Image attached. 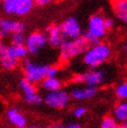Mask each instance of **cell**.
I'll return each instance as SVG.
<instances>
[{"label": "cell", "mask_w": 127, "mask_h": 128, "mask_svg": "<svg viewBox=\"0 0 127 128\" xmlns=\"http://www.w3.org/2000/svg\"><path fill=\"white\" fill-rule=\"evenodd\" d=\"M42 88L48 92L58 91V90H60L62 88V82L55 77H46L42 81Z\"/></svg>", "instance_id": "e0dca14e"}, {"label": "cell", "mask_w": 127, "mask_h": 128, "mask_svg": "<svg viewBox=\"0 0 127 128\" xmlns=\"http://www.w3.org/2000/svg\"><path fill=\"white\" fill-rule=\"evenodd\" d=\"M98 88L96 86H86L84 88H73L71 94V98L74 100H86V99H91L93 98L95 95L97 94Z\"/></svg>", "instance_id": "7c38bea8"}, {"label": "cell", "mask_w": 127, "mask_h": 128, "mask_svg": "<svg viewBox=\"0 0 127 128\" xmlns=\"http://www.w3.org/2000/svg\"><path fill=\"white\" fill-rule=\"evenodd\" d=\"M112 56V48L106 43H98L91 45L84 53V62L90 69H96L103 65Z\"/></svg>", "instance_id": "6da1fadb"}, {"label": "cell", "mask_w": 127, "mask_h": 128, "mask_svg": "<svg viewBox=\"0 0 127 128\" xmlns=\"http://www.w3.org/2000/svg\"><path fill=\"white\" fill-rule=\"evenodd\" d=\"M47 42H48V38L45 34L36 31V32L30 34L27 36L26 41H25V46H26L28 52L30 54L34 55L39 53L41 48L45 47Z\"/></svg>", "instance_id": "8992f818"}, {"label": "cell", "mask_w": 127, "mask_h": 128, "mask_svg": "<svg viewBox=\"0 0 127 128\" xmlns=\"http://www.w3.org/2000/svg\"><path fill=\"white\" fill-rule=\"evenodd\" d=\"M47 38L48 43L50 46L53 48H58L62 46V44L67 40V38L64 34V30L62 27V24H53L49 26L47 30Z\"/></svg>", "instance_id": "9c48e42d"}, {"label": "cell", "mask_w": 127, "mask_h": 128, "mask_svg": "<svg viewBox=\"0 0 127 128\" xmlns=\"http://www.w3.org/2000/svg\"><path fill=\"white\" fill-rule=\"evenodd\" d=\"M90 46H91V44L86 41V39L84 36L76 38V39L66 40L60 47V62H68L73 57L84 53Z\"/></svg>", "instance_id": "7a4b0ae2"}, {"label": "cell", "mask_w": 127, "mask_h": 128, "mask_svg": "<svg viewBox=\"0 0 127 128\" xmlns=\"http://www.w3.org/2000/svg\"><path fill=\"white\" fill-rule=\"evenodd\" d=\"M2 6L6 15L25 16L32 10L34 0H2Z\"/></svg>", "instance_id": "277c9868"}, {"label": "cell", "mask_w": 127, "mask_h": 128, "mask_svg": "<svg viewBox=\"0 0 127 128\" xmlns=\"http://www.w3.org/2000/svg\"><path fill=\"white\" fill-rule=\"evenodd\" d=\"M86 114V108L84 106H79L74 110V117L75 118H81Z\"/></svg>", "instance_id": "603a6c76"}, {"label": "cell", "mask_w": 127, "mask_h": 128, "mask_svg": "<svg viewBox=\"0 0 127 128\" xmlns=\"http://www.w3.org/2000/svg\"><path fill=\"white\" fill-rule=\"evenodd\" d=\"M49 66L40 65L34 62H30L29 60L25 58L23 62V72L24 78H26L31 84H38L42 82L46 78L47 70Z\"/></svg>", "instance_id": "3957f363"}, {"label": "cell", "mask_w": 127, "mask_h": 128, "mask_svg": "<svg viewBox=\"0 0 127 128\" xmlns=\"http://www.w3.org/2000/svg\"><path fill=\"white\" fill-rule=\"evenodd\" d=\"M115 94L119 100H127V81H123L117 86L115 90Z\"/></svg>", "instance_id": "d6986e66"}, {"label": "cell", "mask_w": 127, "mask_h": 128, "mask_svg": "<svg viewBox=\"0 0 127 128\" xmlns=\"http://www.w3.org/2000/svg\"><path fill=\"white\" fill-rule=\"evenodd\" d=\"M25 25L22 22H18L10 19H0V39L8 36L10 34L16 31H24Z\"/></svg>", "instance_id": "8fae6325"}, {"label": "cell", "mask_w": 127, "mask_h": 128, "mask_svg": "<svg viewBox=\"0 0 127 128\" xmlns=\"http://www.w3.org/2000/svg\"><path fill=\"white\" fill-rule=\"evenodd\" d=\"M84 79H86L84 73H82V74H76L72 78V81L74 84H84Z\"/></svg>", "instance_id": "cb8c5ba5"}, {"label": "cell", "mask_w": 127, "mask_h": 128, "mask_svg": "<svg viewBox=\"0 0 127 128\" xmlns=\"http://www.w3.org/2000/svg\"><path fill=\"white\" fill-rule=\"evenodd\" d=\"M123 49H124V50H127V44H125L124 46H123Z\"/></svg>", "instance_id": "4dcf8cb0"}, {"label": "cell", "mask_w": 127, "mask_h": 128, "mask_svg": "<svg viewBox=\"0 0 127 128\" xmlns=\"http://www.w3.org/2000/svg\"><path fill=\"white\" fill-rule=\"evenodd\" d=\"M82 36H84L86 38V41H88V43H90L91 45H95V44L100 43V39H99V38H97L96 36H94L90 30H86Z\"/></svg>", "instance_id": "7402d4cb"}, {"label": "cell", "mask_w": 127, "mask_h": 128, "mask_svg": "<svg viewBox=\"0 0 127 128\" xmlns=\"http://www.w3.org/2000/svg\"><path fill=\"white\" fill-rule=\"evenodd\" d=\"M88 30L101 40L105 36L107 28L105 26V17L101 14L93 15L88 23Z\"/></svg>", "instance_id": "ba28073f"}, {"label": "cell", "mask_w": 127, "mask_h": 128, "mask_svg": "<svg viewBox=\"0 0 127 128\" xmlns=\"http://www.w3.org/2000/svg\"><path fill=\"white\" fill-rule=\"evenodd\" d=\"M112 116L116 118V120L119 123H123L125 121H127V102L126 101H121L115 106Z\"/></svg>", "instance_id": "2e32d148"}, {"label": "cell", "mask_w": 127, "mask_h": 128, "mask_svg": "<svg viewBox=\"0 0 127 128\" xmlns=\"http://www.w3.org/2000/svg\"><path fill=\"white\" fill-rule=\"evenodd\" d=\"M4 45H3V43L2 42H0V56H1V54H2V52H3V50H4Z\"/></svg>", "instance_id": "f1b7e54d"}, {"label": "cell", "mask_w": 127, "mask_h": 128, "mask_svg": "<svg viewBox=\"0 0 127 128\" xmlns=\"http://www.w3.org/2000/svg\"><path fill=\"white\" fill-rule=\"evenodd\" d=\"M112 6L116 17L127 24V0H112Z\"/></svg>", "instance_id": "5bb4252c"}, {"label": "cell", "mask_w": 127, "mask_h": 128, "mask_svg": "<svg viewBox=\"0 0 127 128\" xmlns=\"http://www.w3.org/2000/svg\"><path fill=\"white\" fill-rule=\"evenodd\" d=\"M121 127H122V128H127V121H125V122L121 123Z\"/></svg>", "instance_id": "f546056e"}, {"label": "cell", "mask_w": 127, "mask_h": 128, "mask_svg": "<svg viewBox=\"0 0 127 128\" xmlns=\"http://www.w3.org/2000/svg\"><path fill=\"white\" fill-rule=\"evenodd\" d=\"M25 38L23 34V31H16V32L12 34V44L16 45V46H23L25 44Z\"/></svg>", "instance_id": "44dd1931"}, {"label": "cell", "mask_w": 127, "mask_h": 128, "mask_svg": "<svg viewBox=\"0 0 127 128\" xmlns=\"http://www.w3.org/2000/svg\"><path fill=\"white\" fill-rule=\"evenodd\" d=\"M105 26L107 30H110L114 26H115V20L112 18H105Z\"/></svg>", "instance_id": "484cf974"}, {"label": "cell", "mask_w": 127, "mask_h": 128, "mask_svg": "<svg viewBox=\"0 0 127 128\" xmlns=\"http://www.w3.org/2000/svg\"><path fill=\"white\" fill-rule=\"evenodd\" d=\"M53 0H34V3L38 5V6H43V5H46L48 3H50Z\"/></svg>", "instance_id": "4316f807"}, {"label": "cell", "mask_w": 127, "mask_h": 128, "mask_svg": "<svg viewBox=\"0 0 127 128\" xmlns=\"http://www.w3.org/2000/svg\"><path fill=\"white\" fill-rule=\"evenodd\" d=\"M0 62H1V66L4 70H8L10 71V70H14L18 66L19 60L2 53L1 56H0Z\"/></svg>", "instance_id": "ac0fdd59"}, {"label": "cell", "mask_w": 127, "mask_h": 128, "mask_svg": "<svg viewBox=\"0 0 127 128\" xmlns=\"http://www.w3.org/2000/svg\"><path fill=\"white\" fill-rule=\"evenodd\" d=\"M6 118H8L10 124H12L16 127L23 128L26 126V119H25L23 114L15 107L10 108V110L6 112Z\"/></svg>", "instance_id": "9a60e30c"}, {"label": "cell", "mask_w": 127, "mask_h": 128, "mask_svg": "<svg viewBox=\"0 0 127 128\" xmlns=\"http://www.w3.org/2000/svg\"><path fill=\"white\" fill-rule=\"evenodd\" d=\"M62 27L67 39H76L82 36V29L75 17H69L62 22Z\"/></svg>", "instance_id": "30bf717a"}, {"label": "cell", "mask_w": 127, "mask_h": 128, "mask_svg": "<svg viewBox=\"0 0 127 128\" xmlns=\"http://www.w3.org/2000/svg\"><path fill=\"white\" fill-rule=\"evenodd\" d=\"M81 125L78 123H70L67 125V128H80Z\"/></svg>", "instance_id": "83f0119b"}, {"label": "cell", "mask_w": 127, "mask_h": 128, "mask_svg": "<svg viewBox=\"0 0 127 128\" xmlns=\"http://www.w3.org/2000/svg\"><path fill=\"white\" fill-rule=\"evenodd\" d=\"M121 125H119V122L116 120L115 117H110V116H107V117H104L101 121V124H100V127L101 128H118Z\"/></svg>", "instance_id": "ffe728a7"}, {"label": "cell", "mask_w": 127, "mask_h": 128, "mask_svg": "<svg viewBox=\"0 0 127 128\" xmlns=\"http://www.w3.org/2000/svg\"><path fill=\"white\" fill-rule=\"evenodd\" d=\"M56 73H58V68L53 66H49L47 70V75L46 77H55Z\"/></svg>", "instance_id": "d4e9b609"}, {"label": "cell", "mask_w": 127, "mask_h": 128, "mask_svg": "<svg viewBox=\"0 0 127 128\" xmlns=\"http://www.w3.org/2000/svg\"><path fill=\"white\" fill-rule=\"evenodd\" d=\"M86 79H84V84L86 86H99L104 82L105 80V74L103 71L101 70H95L92 69L91 71H88L84 73Z\"/></svg>", "instance_id": "4fadbf2b"}, {"label": "cell", "mask_w": 127, "mask_h": 128, "mask_svg": "<svg viewBox=\"0 0 127 128\" xmlns=\"http://www.w3.org/2000/svg\"><path fill=\"white\" fill-rule=\"evenodd\" d=\"M20 88L23 94V98L25 102L29 104H41L44 101L36 93V88L34 84H31L26 78H23L20 81Z\"/></svg>", "instance_id": "52a82bcc"}, {"label": "cell", "mask_w": 127, "mask_h": 128, "mask_svg": "<svg viewBox=\"0 0 127 128\" xmlns=\"http://www.w3.org/2000/svg\"><path fill=\"white\" fill-rule=\"evenodd\" d=\"M70 97H71V96L66 91L58 90V91H51L48 94H46L45 98H44V101L51 108L62 110V108H65L68 105L69 101H70Z\"/></svg>", "instance_id": "5b68a950"}]
</instances>
